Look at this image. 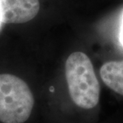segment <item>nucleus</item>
Wrapping results in <instances>:
<instances>
[{
	"label": "nucleus",
	"instance_id": "obj_1",
	"mask_svg": "<svg viewBox=\"0 0 123 123\" xmlns=\"http://www.w3.org/2000/svg\"><path fill=\"white\" fill-rule=\"evenodd\" d=\"M69 93L78 106L90 110L98 105L100 84L90 58L82 51L70 54L65 63Z\"/></svg>",
	"mask_w": 123,
	"mask_h": 123
},
{
	"label": "nucleus",
	"instance_id": "obj_3",
	"mask_svg": "<svg viewBox=\"0 0 123 123\" xmlns=\"http://www.w3.org/2000/svg\"><path fill=\"white\" fill-rule=\"evenodd\" d=\"M39 0H0V20L6 24L25 23L36 17Z\"/></svg>",
	"mask_w": 123,
	"mask_h": 123
},
{
	"label": "nucleus",
	"instance_id": "obj_5",
	"mask_svg": "<svg viewBox=\"0 0 123 123\" xmlns=\"http://www.w3.org/2000/svg\"><path fill=\"white\" fill-rule=\"evenodd\" d=\"M120 41H121V43L123 46V18H122V22L121 31H120Z\"/></svg>",
	"mask_w": 123,
	"mask_h": 123
},
{
	"label": "nucleus",
	"instance_id": "obj_4",
	"mask_svg": "<svg viewBox=\"0 0 123 123\" xmlns=\"http://www.w3.org/2000/svg\"><path fill=\"white\" fill-rule=\"evenodd\" d=\"M100 76L105 86L123 95V60L105 62L100 68Z\"/></svg>",
	"mask_w": 123,
	"mask_h": 123
},
{
	"label": "nucleus",
	"instance_id": "obj_2",
	"mask_svg": "<svg viewBox=\"0 0 123 123\" xmlns=\"http://www.w3.org/2000/svg\"><path fill=\"white\" fill-rule=\"evenodd\" d=\"M34 104L33 93L22 78L0 74V122L24 123L30 117Z\"/></svg>",
	"mask_w": 123,
	"mask_h": 123
}]
</instances>
